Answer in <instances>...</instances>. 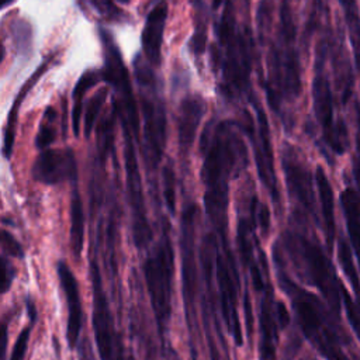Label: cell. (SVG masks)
<instances>
[{
	"label": "cell",
	"instance_id": "6da1fadb",
	"mask_svg": "<svg viewBox=\"0 0 360 360\" xmlns=\"http://www.w3.org/2000/svg\"><path fill=\"white\" fill-rule=\"evenodd\" d=\"M231 125L232 122H221L214 128L211 139L201 138V149L205 150L201 169L207 188L204 204L219 233L225 232L226 225L228 180L239 166L243 167L246 163V148Z\"/></svg>",
	"mask_w": 360,
	"mask_h": 360
},
{
	"label": "cell",
	"instance_id": "7a4b0ae2",
	"mask_svg": "<svg viewBox=\"0 0 360 360\" xmlns=\"http://www.w3.org/2000/svg\"><path fill=\"white\" fill-rule=\"evenodd\" d=\"M135 79L142 90L141 104L145 118V142H146V159L152 167H155L162 158L166 143V111L159 97L153 96L155 76L150 66L138 55L134 60Z\"/></svg>",
	"mask_w": 360,
	"mask_h": 360
},
{
	"label": "cell",
	"instance_id": "3957f363",
	"mask_svg": "<svg viewBox=\"0 0 360 360\" xmlns=\"http://www.w3.org/2000/svg\"><path fill=\"white\" fill-rule=\"evenodd\" d=\"M143 273L159 329L163 330L170 318L173 276V249L167 236V226L165 228L159 246L146 259L143 264Z\"/></svg>",
	"mask_w": 360,
	"mask_h": 360
},
{
	"label": "cell",
	"instance_id": "277c9868",
	"mask_svg": "<svg viewBox=\"0 0 360 360\" xmlns=\"http://www.w3.org/2000/svg\"><path fill=\"white\" fill-rule=\"evenodd\" d=\"M294 309L300 326L305 338L318 349V352L328 360H347L345 353L325 323L316 300L304 291H297L294 297Z\"/></svg>",
	"mask_w": 360,
	"mask_h": 360
},
{
	"label": "cell",
	"instance_id": "5b68a950",
	"mask_svg": "<svg viewBox=\"0 0 360 360\" xmlns=\"http://www.w3.org/2000/svg\"><path fill=\"white\" fill-rule=\"evenodd\" d=\"M125 129V149H124V160H125V176H127V190L128 198L132 211V233L134 242L138 249H143L152 240V229L149 226L146 218V208H145V198L141 181L139 166L135 153L134 138L124 124Z\"/></svg>",
	"mask_w": 360,
	"mask_h": 360
},
{
	"label": "cell",
	"instance_id": "8992f818",
	"mask_svg": "<svg viewBox=\"0 0 360 360\" xmlns=\"http://www.w3.org/2000/svg\"><path fill=\"white\" fill-rule=\"evenodd\" d=\"M103 45H104V58H105V66L103 69V76L104 80L110 84H112L121 98H122V107L125 112V124L134 131L135 136H138L139 132V118H138V111H136V103H135V96L132 91V86L129 82V76L127 72V68L122 62V56L120 53L118 46L112 41L111 35L105 31L100 32Z\"/></svg>",
	"mask_w": 360,
	"mask_h": 360
},
{
	"label": "cell",
	"instance_id": "52a82bcc",
	"mask_svg": "<svg viewBox=\"0 0 360 360\" xmlns=\"http://www.w3.org/2000/svg\"><path fill=\"white\" fill-rule=\"evenodd\" d=\"M252 105L257 115V134H255V127L249 115L246 117L248 122L245 125V129L249 134V138L252 139L259 177L262 183L267 187L273 201L278 202L280 197H278V188H277L276 170H274V158H273V149H271V141H270L269 121H267L266 112L263 111L260 103L256 100L255 96H252Z\"/></svg>",
	"mask_w": 360,
	"mask_h": 360
},
{
	"label": "cell",
	"instance_id": "ba28073f",
	"mask_svg": "<svg viewBox=\"0 0 360 360\" xmlns=\"http://www.w3.org/2000/svg\"><path fill=\"white\" fill-rule=\"evenodd\" d=\"M312 100L314 111L319 125L322 127V134L325 142L336 153H343L346 146V129L343 122L335 124L333 121V101L329 80L322 72H318L312 83Z\"/></svg>",
	"mask_w": 360,
	"mask_h": 360
},
{
	"label": "cell",
	"instance_id": "9c48e42d",
	"mask_svg": "<svg viewBox=\"0 0 360 360\" xmlns=\"http://www.w3.org/2000/svg\"><path fill=\"white\" fill-rule=\"evenodd\" d=\"M90 278L93 285V328L96 335V343L101 360H117L121 350L115 356L114 353V328L112 318L108 307L107 297L101 284V274L96 262L90 266Z\"/></svg>",
	"mask_w": 360,
	"mask_h": 360
},
{
	"label": "cell",
	"instance_id": "30bf717a",
	"mask_svg": "<svg viewBox=\"0 0 360 360\" xmlns=\"http://www.w3.org/2000/svg\"><path fill=\"white\" fill-rule=\"evenodd\" d=\"M301 248H302V256L308 267L309 277L312 283L316 285V288L322 292L328 304L332 307V309L339 314L340 311V284L336 283V276L333 273V267L330 266L328 257L322 252V249L307 240L301 239Z\"/></svg>",
	"mask_w": 360,
	"mask_h": 360
},
{
	"label": "cell",
	"instance_id": "8fae6325",
	"mask_svg": "<svg viewBox=\"0 0 360 360\" xmlns=\"http://www.w3.org/2000/svg\"><path fill=\"white\" fill-rule=\"evenodd\" d=\"M32 179L44 184H58L77 180V163L75 153L68 149H45L32 165Z\"/></svg>",
	"mask_w": 360,
	"mask_h": 360
},
{
	"label": "cell",
	"instance_id": "7c38bea8",
	"mask_svg": "<svg viewBox=\"0 0 360 360\" xmlns=\"http://www.w3.org/2000/svg\"><path fill=\"white\" fill-rule=\"evenodd\" d=\"M235 263L228 252L226 259L224 255L218 253L217 256V280L221 291V302H222V312L225 322L233 335L235 342L240 346L242 345V330L238 319L236 311V287H235Z\"/></svg>",
	"mask_w": 360,
	"mask_h": 360
},
{
	"label": "cell",
	"instance_id": "4fadbf2b",
	"mask_svg": "<svg viewBox=\"0 0 360 360\" xmlns=\"http://www.w3.org/2000/svg\"><path fill=\"white\" fill-rule=\"evenodd\" d=\"M283 169L285 173V181L290 194L308 211L314 215L315 202H314V188L312 179L308 169L297 159L291 152H284L283 156Z\"/></svg>",
	"mask_w": 360,
	"mask_h": 360
},
{
	"label": "cell",
	"instance_id": "5bb4252c",
	"mask_svg": "<svg viewBox=\"0 0 360 360\" xmlns=\"http://www.w3.org/2000/svg\"><path fill=\"white\" fill-rule=\"evenodd\" d=\"M167 20V3L160 0L146 15L142 31V51L150 65L159 66L162 60L163 32Z\"/></svg>",
	"mask_w": 360,
	"mask_h": 360
},
{
	"label": "cell",
	"instance_id": "9a60e30c",
	"mask_svg": "<svg viewBox=\"0 0 360 360\" xmlns=\"http://www.w3.org/2000/svg\"><path fill=\"white\" fill-rule=\"evenodd\" d=\"M58 276L65 291V297L68 301V328L66 338L70 347H75L79 340V333L82 328V302L79 294L77 281L65 262H59L56 264Z\"/></svg>",
	"mask_w": 360,
	"mask_h": 360
},
{
	"label": "cell",
	"instance_id": "2e32d148",
	"mask_svg": "<svg viewBox=\"0 0 360 360\" xmlns=\"http://www.w3.org/2000/svg\"><path fill=\"white\" fill-rule=\"evenodd\" d=\"M204 101L197 96L186 97L179 107V145L183 152H187L195 138L200 121L204 114Z\"/></svg>",
	"mask_w": 360,
	"mask_h": 360
},
{
	"label": "cell",
	"instance_id": "e0dca14e",
	"mask_svg": "<svg viewBox=\"0 0 360 360\" xmlns=\"http://www.w3.org/2000/svg\"><path fill=\"white\" fill-rule=\"evenodd\" d=\"M51 62V58H48L46 60H44V63H41V66L34 72V75L25 82V84L22 86V89L20 90V93L17 94L11 110L8 112V120L4 128V136H3V155L6 159L11 158L13 153V146H14V139H15V124H17V117H18V110H20V104L24 101L25 94L30 91V89L38 82V79L45 73V70L48 69V65Z\"/></svg>",
	"mask_w": 360,
	"mask_h": 360
},
{
	"label": "cell",
	"instance_id": "ac0fdd59",
	"mask_svg": "<svg viewBox=\"0 0 360 360\" xmlns=\"http://www.w3.org/2000/svg\"><path fill=\"white\" fill-rule=\"evenodd\" d=\"M315 181L316 188L319 194V202H321V212L323 219V228H325V238L328 246L332 249L333 240H335V202H333V190L332 186L325 174V170L318 166L315 172Z\"/></svg>",
	"mask_w": 360,
	"mask_h": 360
},
{
	"label": "cell",
	"instance_id": "d6986e66",
	"mask_svg": "<svg viewBox=\"0 0 360 360\" xmlns=\"http://www.w3.org/2000/svg\"><path fill=\"white\" fill-rule=\"evenodd\" d=\"M340 204L346 219L347 233L360 266V198L353 188H346L340 194Z\"/></svg>",
	"mask_w": 360,
	"mask_h": 360
},
{
	"label": "cell",
	"instance_id": "ffe728a7",
	"mask_svg": "<svg viewBox=\"0 0 360 360\" xmlns=\"http://www.w3.org/2000/svg\"><path fill=\"white\" fill-rule=\"evenodd\" d=\"M271 295L267 294L262 302L260 311V329H262V345L260 354L262 360H274L276 343H277V329L274 325L273 309H271Z\"/></svg>",
	"mask_w": 360,
	"mask_h": 360
},
{
	"label": "cell",
	"instance_id": "44dd1931",
	"mask_svg": "<svg viewBox=\"0 0 360 360\" xmlns=\"http://www.w3.org/2000/svg\"><path fill=\"white\" fill-rule=\"evenodd\" d=\"M100 80H104L103 70H86L80 79L77 80L72 98H73V108H72V127L75 136H79L80 134V118H82V107H83V97L84 94Z\"/></svg>",
	"mask_w": 360,
	"mask_h": 360
},
{
	"label": "cell",
	"instance_id": "7402d4cb",
	"mask_svg": "<svg viewBox=\"0 0 360 360\" xmlns=\"http://www.w3.org/2000/svg\"><path fill=\"white\" fill-rule=\"evenodd\" d=\"M84 239V214L77 187L73 188L70 198V246L76 257L80 256Z\"/></svg>",
	"mask_w": 360,
	"mask_h": 360
},
{
	"label": "cell",
	"instance_id": "603a6c76",
	"mask_svg": "<svg viewBox=\"0 0 360 360\" xmlns=\"http://www.w3.org/2000/svg\"><path fill=\"white\" fill-rule=\"evenodd\" d=\"M118 103L114 101L110 111L101 118V122L97 129V149L101 160L104 162L108 153L111 152L114 143V125L118 115Z\"/></svg>",
	"mask_w": 360,
	"mask_h": 360
},
{
	"label": "cell",
	"instance_id": "cb8c5ba5",
	"mask_svg": "<svg viewBox=\"0 0 360 360\" xmlns=\"http://www.w3.org/2000/svg\"><path fill=\"white\" fill-rule=\"evenodd\" d=\"M339 3L345 11V20L349 28L352 46L354 49L356 65L360 69V13L357 3L356 0H339Z\"/></svg>",
	"mask_w": 360,
	"mask_h": 360
},
{
	"label": "cell",
	"instance_id": "d4e9b609",
	"mask_svg": "<svg viewBox=\"0 0 360 360\" xmlns=\"http://www.w3.org/2000/svg\"><path fill=\"white\" fill-rule=\"evenodd\" d=\"M10 35L18 53L28 55L32 48V27L24 18H14L10 22Z\"/></svg>",
	"mask_w": 360,
	"mask_h": 360
},
{
	"label": "cell",
	"instance_id": "484cf974",
	"mask_svg": "<svg viewBox=\"0 0 360 360\" xmlns=\"http://www.w3.org/2000/svg\"><path fill=\"white\" fill-rule=\"evenodd\" d=\"M338 257H339V263L343 269V273L346 274V277L349 278L352 288L354 291L356 298L359 300L360 304V280H359V274L354 269V263H353V256H352V250L347 245V242L340 238L338 242Z\"/></svg>",
	"mask_w": 360,
	"mask_h": 360
},
{
	"label": "cell",
	"instance_id": "4316f807",
	"mask_svg": "<svg viewBox=\"0 0 360 360\" xmlns=\"http://www.w3.org/2000/svg\"><path fill=\"white\" fill-rule=\"evenodd\" d=\"M56 111L53 107H46L42 122L35 136V146L39 150H45L56 138Z\"/></svg>",
	"mask_w": 360,
	"mask_h": 360
},
{
	"label": "cell",
	"instance_id": "83f0119b",
	"mask_svg": "<svg viewBox=\"0 0 360 360\" xmlns=\"http://www.w3.org/2000/svg\"><path fill=\"white\" fill-rule=\"evenodd\" d=\"M108 96V89L107 87H101L97 93H94V96L89 100L87 107H86V112H84V135L86 138L90 136L94 124L98 118V114L107 100Z\"/></svg>",
	"mask_w": 360,
	"mask_h": 360
},
{
	"label": "cell",
	"instance_id": "f1b7e54d",
	"mask_svg": "<svg viewBox=\"0 0 360 360\" xmlns=\"http://www.w3.org/2000/svg\"><path fill=\"white\" fill-rule=\"evenodd\" d=\"M163 195L170 214L176 211V174L172 162H169L163 169Z\"/></svg>",
	"mask_w": 360,
	"mask_h": 360
},
{
	"label": "cell",
	"instance_id": "f546056e",
	"mask_svg": "<svg viewBox=\"0 0 360 360\" xmlns=\"http://www.w3.org/2000/svg\"><path fill=\"white\" fill-rule=\"evenodd\" d=\"M340 295L343 298V307H345L347 319L360 340V309L356 307V304L353 302V298L350 297V294L346 291V288L342 284H340Z\"/></svg>",
	"mask_w": 360,
	"mask_h": 360
},
{
	"label": "cell",
	"instance_id": "4dcf8cb0",
	"mask_svg": "<svg viewBox=\"0 0 360 360\" xmlns=\"http://www.w3.org/2000/svg\"><path fill=\"white\" fill-rule=\"evenodd\" d=\"M249 231L250 229H249L248 221L240 219L239 225H238V246H239L240 255H242L246 264L252 263V246H250L249 236H248Z\"/></svg>",
	"mask_w": 360,
	"mask_h": 360
},
{
	"label": "cell",
	"instance_id": "1f68e13d",
	"mask_svg": "<svg viewBox=\"0 0 360 360\" xmlns=\"http://www.w3.org/2000/svg\"><path fill=\"white\" fill-rule=\"evenodd\" d=\"M30 332H31V329H30V328H25V329H22V332L18 335V338H17V340H15V343H14V347H13L10 360H22V359H24L25 352H27V346H28Z\"/></svg>",
	"mask_w": 360,
	"mask_h": 360
},
{
	"label": "cell",
	"instance_id": "d6a6232c",
	"mask_svg": "<svg viewBox=\"0 0 360 360\" xmlns=\"http://www.w3.org/2000/svg\"><path fill=\"white\" fill-rule=\"evenodd\" d=\"M1 245L4 248V250L10 255V256H14V257H22L24 252H22V248L21 245L17 242V239L8 233L6 229L1 231Z\"/></svg>",
	"mask_w": 360,
	"mask_h": 360
},
{
	"label": "cell",
	"instance_id": "836d02e7",
	"mask_svg": "<svg viewBox=\"0 0 360 360\" xmlns=\"http://www.w3.org/2000/svg\"><path fill=\"white\" fill-rule=\"evenodd\" d=\"M257 221H259V226L262 228V231L264 233H267L269 228H270V212L266 204H256V211H255Z\"/></svg>",
	"mask_w": 360,
	"mask_h": 360
},
{
	"label": "cell",
	"instance_id": "e575fe53",
	"mask_svg": "<svg viewBox=\"0 0 360 360\" xmlns=\"http://www.w3.org/2000/svg\"><path fill=\"white\" fill-rule=\"evenodd\" d=\"M13 267L8 263V260L6 257L1 259V291L6 292L10 285H11V280H13Z\"/></svg>",
	"mask_w": 360,
	"mask_h": 360
},
{
	"label": "cell",
	"instance_id": "d590c367",
	"mask_svg": "<svg viewBox=\"0 0 360 360\" xmlns=\"http://www.w3.org/2000/svg\"><path fill=\"white\" fill-rule=\"evenodd\" d=\"M277 315H278V323L281 328H285L290 323V315L283 302L277 304Z\"/></svg>",
	"mask_w": 360,
	"mask_h": 360
},
{
	"label": "cell",
	"instance_id": "8d00e7d4",
	"mask_svg": "<svg viewBox=\"0 0 360 360\" xmlns=\"http://www.w3.org/2000/svg\"><path fill=\"white\" fill-rule=\"evenodd\" d=\"M245 315H246V325H248L249 335H252L253 316H252V305H250V300H249V295H248V294H245Z\"/></svg>",
	"mask_w": 360,
	"mask_h": 360
},
{
	"label": "cell",
	"instance_id": "74e56055",
	"mask_svg": "<svg viewBox=\"0 0 360 360\" xmlns=\"http://www.w3.org/2000/svg\"><path fill=\"white\" fill-rule=\"evenodd\" d=\"M79 353H80V360H94L91 350L89 347V342L87 339H83L80 346H79Z\"/></svg>",
	"mask_w": 360,
	"mask_h": 360
},
{
	"label": "cell",
	"instance_id": "f35d334b",
	"mask_svg": "<svg viewBox=\"0 0 360 360\" xmlns=\"http://www.w3.org/2000/svg\"><path fill=\"white\" fill-rule=\"evenodd\" d=\"M252 278H253V283H255L256 290H263L264 284H263L262 274H260V270H259L257 266H252Z\"/></svg>",
	"mask_w": 360,
	"mask_h": 360
},
{
	"label": "cell",
	"instance_id": "ab89813d",
	"mask_svg": "<svg viewBox=\"0 0 360 360\" xmlns=\"http://www.w3.org/2000/svg\"><path fill=\"white\" fill-rule=\"evenodd\" d=\"M11 1H14V0H0V6L1 7H7Z\"/></svg>",
	"mask_w": 360,
	"mask_h": 360
},
{
	"label": "cell",
	"instance_id": "60d3db41",
	"mask_svg": "<svg viewBox=\"0 0 360 360\" xmlns=\"http://www.w3.org/2000/svg\"><path fill=\"white\" fill-rule=\"evenodd\" d=\"M221 3H222V0H214V7L217 8V7H219L221 6Z\"/></svg>",
	"mask_w": 360,
	"mask_h": 360
}]
</instances>
